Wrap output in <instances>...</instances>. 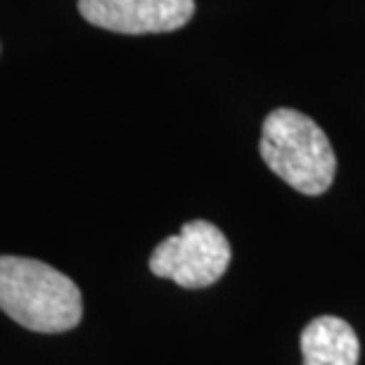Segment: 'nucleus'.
Wrapping results in <instances>:
<instances>
[{"mask_svg": "<svg viewBox=\"0 0 365 365\" xmlns=\"http://www.w3.org/2000/svg\"><path fill=\"white\" fill-rule=\"evenodd\" d=\"M302 354V365H359L361 344L346 320L320 316L304 327Z\"/></svg>", "mask_w": 365, "mask_h": 365, "instance_id": "obj_5", "label": "nucleus"}, {"mask_svg": "<svg viewBox=\"0 0 365 365\" xmlns=\"http://www.w3.org/2000/svg\"><path fill=\"white\" fill-rule=\"evenodd\" d=\"M232 250L228 237L209 221H190L178 235L166 237L150 257V271L185 289H202L228 271Z\"/></svg>", "mask_w": 365, "mask_h": 365, "instance_id": "obj_3", "label": "nucleus"}, {"mask_svg": "<svg viewBox=\"0 0 365 365\" xmlns=\"http://www.w3.org/2000/svg\"><path fill=\"white\" fill-rule=\"evenodd\" d=\"M0 311L26 330L55 334L81 323V289L69 275L36 259L0 257Z\"/></svg>", "mask_w": 365, "mask_h": 365, "instance_id": "obj_1", "label": "nucleus"}, {"mask_svg": "<svg viewBox=\"0 0 365 365\" xmlns=\"http://www.w3.org/2000/svg\"><path fill=\"white\" fill-rule=\"evenodd\" d=\"M78 12L107 31L166 34L192 19L195 0H78Z\"/></svg>", "mask_w": 365, "mask_h": 365, "instance_id": "obj_4", "label": "nucleus"}, {"mask_svg": "<svg viewBox=\"0 0 365 365\" xmlns=\"http://www.w3.org/2000/svg\"><path fill=\"white\" fill-rule=\"evenodd\" d=\"M261 157L277 178L302 195H323L332 185L337 157L311 116L297 109H275L266 116L259 143Z\"/></svg>", "mask_w": 365, "mask_h": 365, "instance_id": "obj_2", "label": "nucleus"}]
</instances>
